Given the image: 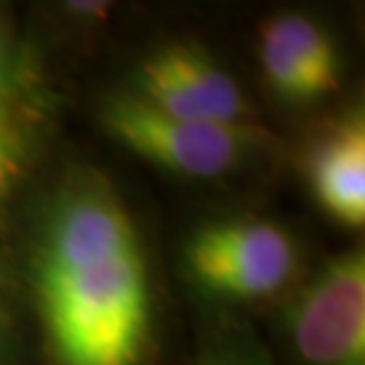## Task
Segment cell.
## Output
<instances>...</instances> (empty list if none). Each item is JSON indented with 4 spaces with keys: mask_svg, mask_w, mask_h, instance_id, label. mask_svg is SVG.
<instances>
[{
    "mask_svg": "<svg viewBox=\"0 0 365 365\" xmlns=\"http://www.w3.org/2000/svg\"><path fill=\"white\" fill-rule=\"evenodd\" d=\"M24 282L48 365H155L150 252L100 171L69 169L41 200L26 235Z\"/></svg>",
    "mask_w": 365,
    "mask_h": 365,
    "instance_id": "6da1fadb",
    "label": "cell"
},
{
    "mask_svg": "<svg viewBox=\"0 0 365 365\" xmlns=\"http://www.w3.org/2000/svg\"><path fill=\"white\" fill-rule=\"evenodd\" d=\"M182 277L218 306H261L287 297L304 277L294 232L264 216H221L190 230Z\"/></svg>",
    "mask_w": 365,
    "mask_h": 365,
    "instance_id": "7a4b0ae2",
    "label": "cell"
},
{
    "mask_svg": "<svg viewBox=\"0 0 365 365\" xmlns=\"http://www.w3.org/2000/svg\"><path fill=\"white\" fill-rule=\"evenodd\" d=\"M100 126L116 145L157 169L190 180H216L242 171L273 148L275 138L252 123H211L164 114L130 91L109 93Z\"/></svg>",
    "mask_w": 365,
    "mask_h": 365,
    "instance_id": "3957f363",
    "label": "cell"
},
{
    "mask_svg": "<svg viewBox=\"0 0 365 365\" xmlns=\"http://www.w3.org/2000/svg\"><path fill=\"white\" fill-rule=\"evenodd\" d=\"M282 309V332L302 365H365V257L332 254L299 280Z\"/></svg>",
    "mask_w": 365,
    "mask_h": 365,
    "instance_id": "277c9868",
    "label": "cell"
},
{
    "mask_svg": "<svg viewBox=\"0 0 365 365\" xmlns=\"http://www.w3.org/2000/svg\"><path fill=\"white\" fill-rule=\"evenodd\" d=\"M126 91L178 119L252 123L254 107L235 76L195 41H169L150 50Z\"/></svg>",
    "mask_w": 365,
    "mask_h": 365,
    "instance_id": "5b68a950",
    "label": "cell"
},
{
    "mask_svg": "<svg viewBox=\"0 0 365 365\" xmlns=\"http://www.w3.org/2000/svg\"><path fill=\"white\" fill-rule=\"evenodd\" d=\"M259 67L268 91L289 107H313L337 95L344 60L332 31L313 14L280 10L257 36Z\"/></svg>",
    "mask_w": 365,
    "mask_h": 365,
    "instance_id": "8992f818",
    "label": "cell"
},
{
    "mask_svg": "<svg viewBox=\"0 0 365 365\" xmlns=\"http://www.w3.org/2000/svg\"><path fill=\"white\" fill-rule=\"evenodd\" d=\"M304 176L320 211L341 228L365 223V116L351 107L327 121L309 143Z\"/></svg>",
    "mask_w": 365,
    "mask_h": 365,
    "instance_id": "52a82bcc",
    "label": "cell"
},
{
    "mask_svg": "<svg viewBox=\"0 0 365 365\" xmlns=\"http://www.w3.org/2000/svg\"><path fill=\"white\" fill-rule=\"evenodd\" d=\"M41 150L38 107L0 112V221L31 176Z\"/></svg>",
    "mask_w": 365,
    "mask_h": 365,
    "instance_id": "ba28073f",
    "label": "cell"
},
{
    "mask_svg": "<svg viewBox=\"0 0 365 365\" xmlns=\"http://www.w3.org/2000/svg\"><path fill=\"white\" fill-rule=\"evenodd\" d=\"M14 107H38L34 71L0 21V112Z\"/></svg>",
    "mask_w": 365,
    "mask_h": 365,
    "instance_id": "9c48e42d",
    "label": "cell"
},
{
    "mask_svg": "<svg viewBox=\"0 0 365 365\" xmlns=\"http://www.w3.org/2000/svg\"><path fill=\"white\" fill-rule=\"evenodd\" d=\"M200 365H277V363L268 359L266 354H261L259 349L245 344H228L216 349L214 354H209Z\"/></svg>",
    "mask_w": 365,
    "mask_h": 365,
    "instance_id": "30bf717a",
    "label": "cell"
},
{
    "mask_svg": "<svg viewBox=\"0 0 365 365\" xmlns=\"http://www.w3.org/2000/svg\"><path fill=\"white\" fill-rule=\"evenodd\" d=\"M7 334H10V316H7L5 299H3V294H0V349L5 346Z\"/></svg>",
    "mask_w": 365,
    "mask_h": 365,
    "instance_id": "8fae6325",
    "label": "cell"
}]
</instances>
